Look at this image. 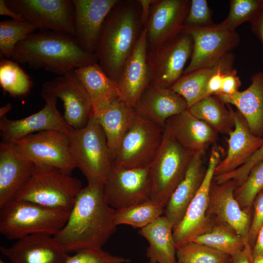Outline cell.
Segmentation results:
<instances>
[{
  "label": "cell",
  "instance_id": "obj_3",
  "mask_svg": "<svg viewBox=\"0 0 263 263\" xmlns=\"http://www.w3.org/2000/svg\"><path fill=\"white\" fill-rule=\"evenodd\" d=\"M144 28L138 0H118L104 21L95 55L102 70L117 82Z\"/></svg>",
  "mask_w": 263,
  "mask_h": 263
},
{
  "label": "cell",
  "instance_id": "obj_21",
  "mask_svg": "<svg viewBox=\"0 0 263 263\" xmlns=\"http://www.w3.org/2000/svg\"><path fill=\"white\" fill-rule=\"evenodd\" d=\"M147 53V32L144 28L122 68L117 82L120 99L133 108L150 84Z\"/></svg>",
  "mask_w": 263,
  "mask_h": 263
},
{
  "label": "cell",
  "instance_id": "obj_20",
  "mask_svg": "<svg viewBox=\"0 0 263 263\" xmlns=\"http://www.w3.org/2000/svg\"><path fill=\"white\" fill-rule=\"evenodd\" d=\"M11 263H65L70 256L54 236L33 234L17 240L10 247L0 246Z\"/></svg>",
  "mask_w": 263,
  "mask_h": 263
},
{
  "label": "cell",
  "instance_id": "obj_46",
  "mask_svg": "<svg viewBox=\"0 0 263 263\" xmlns=\"http://www.w3.org/2000/svg\"><path fill=\"white\" fill-rule=\"evenodd\" d=\"M250 23L252 31L263 45V6L258 15Z\"/></svg>",
  "mask_w": 263,
  "mask_h": 263
},
{
  "label": "cell",
  "instance_id": "obj_36",
  "mask_svg": "<svg viewBox=\"0 0 263 263\" xmlns=\"http://www.w3.org/2000/svg\"><path fill=\"white\" fill-rule=\"evenodd\" d=\"M177 261L183 263H230V256L191 241L176 245Z\"/></svg>",
  "mask_w": 263,
  "mask_h": 263
},
{
  "label": "cell",
  "instance_id": "obj_11",
  "mask_svg": "<svg viewBox=\"0 0 263 263\" xmlns=\"http://www.w3.org/2000/svg\"><path fill=\"white\" fill-rule=\"evenodd\" d=\"M192 50L191 37L181 32L174 38L148 51L150 85L170 88L183 75Z\"/></svg>",
  "mask_w": 263,
  "mask_h": 263
},
{
  "label": "cell",
  "instance_id": "obj_7",
  "mask_svg": "<svg viewBox=\"0 0 263 263\" xmlns=\"http://www.w3.org/2000/svg\"><path fill=\"white\" fill-rule=\"evenodd\" d=\"M193 154L163 129L160 146L149 166L151 200L166 207L173 192L184 178Z\"/></svg>",
  "mask_w": 263,
  "mask_h": 263
},
{
  "label": "cell",
  "instance_id": "obj_41",
  "mask_svg": "<svg viewBox=\"0 0 263 263\" xmlns=\"http://www.w3.org/2000/svg\"><path fill=\"white\" fill-rule=\"evenodd\" d=\"M262 161L263 143L244 164L228 173L214 176L213 181L217 184H221L232 180L238 187L245 181L252 169Z\"/></svg>",
  "mask_w": 263,
  "mask_h": 263
},
{
  "label": "cell",
  "instance_id": "obj_1",
  "mask_svg": "<svg viewBox=\"0 0 263 263\" xmlns=\"http://www.w3.org/2000/svg\"><path fill=\"white\" fill-rule=\"evenodd\" d=\"M103 186L88 184L77 195L68 219L54 238L70 253L102 248L116 229V210Z\"/></svg>",
  "mask_w": 263,
  "mask_h": 263
},
{
  "label": "cell",
  "instance_id": "obj_38",
  "mask_svg": "<svg viewBox=\"0 0 263 263\" xmlns=\"http://www.w3.org/2000/svg\"><path fill=\"white\" fill-rule=\"evenodd\" d=\"M263 0H230L226 18L221 23L231 30L245 22H252L260 12Z\"/></svg>",
  "mask_w": 263,
  "mask_h": 263
},
{
  "label": "cell",
  "instance_id": "obj_23",
  "mask_svg": "<svg viewBox=\"0 0 263 263\" xmlns=\"http://www.w3.org/2000/svg\"><path fill=\"white\" fill-rule=\"evenodd\" d=\"M229 107L234 123L228 134L225 157L216 166L214 176L228 173L244 164L263 143V138L254 135L245 119L238 111Z\"/></svg>",
  "mask_w": 263,
  "mask_h": 263
},
{
  "label": "cell",
  "instance_id": "obj_2",
  "mask_svg": "<svg viewBox=\"0 0 263 263\" xmlns=\"http://www.w3.org/2000/svg\"><path fill=\"white\" fill-rule=\"evenodd\" d=\"M11 58L59 75L97 62L96 55L84 51L75 37L48 30H39L19 42Z\"/></svg>",
  "mask_w": 263,
  "mask_h": 263
},
{
  "label": "cell",
  "instance_id": "obj_19",
  "mask_svg": "<svg viewBox=\"0 0 263 263\" xmlns=\"http://www.w3.org/2000/svg\"><path fill=\"white\" fill-rule=\"evenodd\" d=\"M118 0H72L75 38L86 52L94 54L104 21Z\"/></svg>",
  "mask_w": 263,
  "mask_h": 263
},
{
  "label": "cell",
  "instance_id": "obj_10",
  "mask_svg": "<svg viewBox=\"0 0 263 263\" xmlns=\"http://www.w3.org/2000/svg\"><path fill=\"white\" fill-rule=\"evenodd\" d=\"M181 32L189 35L193 40L190 60L183 75L214 66L240 41L236 30L228 29L221 23L203 27L184 26Z\"/></svg>",
  "mask_w": 263,
  "mask_h": 263
},
{
  "label": "cell",
  "instance_id": "obj_17",
  "mask_svg": "<svg viewBox=\"0 0 263 263\" xmlns=\"http://www.w3.org/2000/svg\"><path fill=\"white\" fill-rule=\"evenodd\" d=\"M190 0H153L145 28L148 51L178 36L182 31Z\"/></svg>",
  "mask_w": 263,
  "mask_h": 263
},
{
  "label": "cell",
  "instance_id": "obj_30",
  "mask_svg": "<svg viewBox=\"0 0 263 263\" xmlns=\"http://www.w3.org/2000/svg\"><path fill=\"white\" fill-rule=\"evenodd\" d=\"M137 113L120 98L94 116L105 133L108 147L113 161L119 145Z\"/></svg>",
  "mask_w": 263,
  "mask_h": 263
},
{
  "label": "cell",
  "instance_id": "obj_26",
  "mask_svg": "<svg viewBox=\"0 0 263 263\" xmlns=\"http://www.w3.org/2000/svg\"><path fill=\"white\" fill-rule=\"evenodd\" d=\"M203 152L193 154L184 178L165 207L164 216L169 221L173 230L184 218L203 181L206 171L203 165Z\"/></svg>",
  "mask_w": 263,
  "mask_h": 263
},
{
  "label": "cell",
  "instance_id": "obj_35",
  "mask_svg": "<svg viewBox=\"0 0 263 263\" xmlns=\"http://www.w3.org/2000/svg\"><path fill=\"white\" fill-rule=\"evenodd\" d=\"M0 85L5 92L17 97L27 94L30 91L32 82L18 62L1 58Z\"/></svg>",
  "mask_w": 263,
  "mask_h": 263
},
{
  "label": "cell",
  "instance_id": "obj_37",
  "mask_svg": "<svg viewBox=\"0 0 263 263\" xmlns=\"http://www.w3.org/2000/svg\"><path fill=\"white\" fill-rule=\"evenodd\" d=\"M37 28L26 20L6 19L0 22V58L12 57L15 46L32 34Z\"/></svg>",
  "mask_w": 263,
  "mask_h": 263
},
{
  "label": "cell",
  "instance_id": "obj_24",
  "mask_svg": "<svg viewBox=\"0 0 263 263\" xmlns=\"http://www.w3.org/2000/svg\"><path fill=\"white\" fill-rule=\"evenodd\" d=\"M136 113L164 128L170 117L188 109L185 99L169 88L150 85L134 107Z\"/></svg>",
  "mask_w": 263,
  "mask_h": 263
},
{
  "label": "cell",
  "instance_id": "obj_32",
  "mask_svg": "<svg viewBox=\"0 0 263 263\" xmlns=\"http://www.w3.org/2000/svg\"><path fill=\"white\" fill-rule=\"evenodd\" d=\"M221 59L211 67L201 68L183 75L169 89L182 96L189 108L207 96L208 82L219 69Z\"/></svg>",
  "mask_w": 263,
  "mask_h": 263
},
{
  "label": "cell",
  "instance_id": "obj_27",
  "mask_svg": "<svg viewBox=\"0 0 263 263\" xmlns=\"http://www.w3.org/2000/svg\"><path fill=\"white\" fill-rule=\"evenodd\" d=\"M251 84L243 91L232 95H216L225 104L235 106L245 119L251 132L263 138V72L254 73Z\"/></svg>",
  "mask_w": 263,
  "mask_h": 263
},
{
  "label": "cell",
  "instance_id": "obj_34",
  "mask_svg": "<svg viewBox=\"0 0 263 263\" xmlns=\"http://www.w3.org/2000/svg\"><path fill=\"white\" fill-rule=\"evenodd\" d=\"M165 207L150 199L131 207L116 210L115 221L119 225H128L142 228L164 213Z\"/></svg>",
  "mask_w": 263,
  "mask_h": 263
},
{
  "label": "cell",
  "instance_id": "obj_31",
  "mask_svg": "<svg viewBox=\"0 0 263 263\" xmlns=\"http://www.w3.org/2000/svg\"><path fill=\"white\" fill-rule=\"evenodd\" d=\"M215 95L207 96L188 108L195 117L210 126L217 132L229 134L234 129V120L227 104Z\"/></svg>",
  "mask_w": 263,
  "mask_h": 263
},
{
  "label": "cell",
  "instance_id": "obj_6",
  "mask_svg": "<svg viewBox=\"0 0 263 263\" xmlns=\"http://www.w3.org/2000/svg\"><path fill=\"white\" fill-rule=\"evenodd\" d=\"M76 167L88 184L103 186L113 164L106 138L102 128L92 115L87 124L68 133Z\"/></svg>",
  "mask_w": 263,
  "mask_h": 263
},
{
  "label": "cell",
  "instance_id": "obj_25",
  "mask_svg": "<svg viewBox=\"0 0 263 263\" xmlns=\"http://www.w3.org/2000/svg\"><path fill=\"white\" fill-rule=\"evenodd\" d=\"M164 130L193 153L204 152L217 138V132L188 110L169 118Z\"/></svg>",
  "mask_w": 263,
  "mask_h": 263
},
{
  "label": "cell",
  "instance_id": "obj_29",
  "mask_svg": "<svg viewBox=\"0 0 263 263\" xmlns=\"http://www.w3.org/2000/svg\"><path fill=\"white\" fill-rule=\"evenodd\" d=\"M138 233L149 244L146 253L148 263H177L173 227L164 215L141 228Z\"/></svg>",
  "mask_w": 263,
  "mask_h": 263
},
{
  "label": "cell",
  "instance_id": "obj_39",
  "mask_svg": "<svg viewBox=\"0 0 263 263\" xmlns=\"http://www.w3.org/2000/svg\"><path fill=\"white\" fill-rule=\"evenodd\" d=\"M263 189V161L254 167L245 181L235 188L234 197L243 209L250 210L256 197Z\"/></svg>",
  "mask_w": 263,
  "mask_h": 263
},
{
  "label": "cell",
  "instance_id": "obj_13",
  "mask_svg": "<svg viewBox=\"0 0 263 263\" xmlns=\"http://www.w3.org/2000/svg\"><path fill=\"white\" fill-rule=\"evenodd\" d=\"M8 7L38 30L75 37L72 0H5Z\"/></svg>",
  "mask_w": 263,
  "mask_h": 263
},
{
  "label": "cell",
  "instance_id": "obj_42",
  "mask_svg": "<svg viewBox=\"0 0 263 263\" xmlns=\"http://www.w3.org/2000/svg\"><path fill=\"white\" fill-rule=\"evenodd\" d=\"M214 24L207 0H191L184 26L203 27Z\"/></svg>",
  "mask_w": 263,
  "mask_h": 263
},
{
  "label": "cell",
  "instance_id": "obj_45",
  "mask_svg": "<svg viewBox=\"0 0 263 263\" xmlns=\"http://www.w3.org/2000/svg\"><path fill=\"white\" fill-rule=\"evenodd\" d=\"M263 258V227L260 230L251 250V263Z\"/></svg>",
  "mask_w": 263,
  "mask_h": 263
},
{
  "label": "cell",
  "instance_id": "obj_52",
  "mask_svg": "<svg viewBox=\"0 0 263 263\" xmlns=\"http://www.w3.org/2000/svg\"><path fill=\"white\" fill-rule=\"evenodd\" d=\"M176 263H182V262H180L177 261Z\"/></svg>",
  "mask_w": 263,
  "mask_h": 263
},
{
  "label": "cell",
  "instance_id": "obj_28",
  "mask_svg": "<svg viewBox=\"0 0 263 263\" xmlns=\"http://www.w3.org/2000/svg\"><path fill=\"white\" fill-rule=\"evenodd\" d=\"M75 72L89 95L93 116L120 98L118 83L108 76L97 62L77 68Z\"/></svg>",
  "mask_w": 263,
  "mask_h": 263
},
{
  "label": "cell",
  "instance_id": "obj_15",
  "mask_svg": "<svg viewBox=\"0 0 263 263\" xmlns=\"http://www.w3.org/2000/svg\"><path fill=\"white\" fill-rule=\"evenodd\" d=\"M220 158L219 150L213 147L203 181L190 203L185 215L173 230L176 246L210 231L215 222L207 215L209 192L215 168Z\"/></svg>",
  "mask_w": 263,
  "mask_h": 263
},
{
  "label": "cell",
  "instance_id": "obj_4",
  "mask_svg": "<svg viewBox=\"0 0 263 263\" xmlns=\"http://www.w3.org/2000/svg\"><path fill=\"white\" fill-rule=\"evenodd\" d=\"M70 211L14 198L0 208V233L17 240L33 234L54 236L65 225Z\"/></svg>",
  "mask_w": 263,
  "mask_h": 263
},
{
  "label": "cell",
  "instance_id": "obj_50",
  "mask_svg": "<svg viewBox=\"0 0 263 263\" xmlns=\"http://www.w3.org/2000/svg\"><path fill=\"white\" fill-rule=\"evenodd\" d=\"M12 105L10 103H7L0 108V117L6 115L7 113L11 109Z\"/></svg>",
  "mask_w": 263,
  "mask_h": 263
},
{
  "label": "cell",
  "instance_id": "obj_22",
  "mask_svg": "<svg viewBox=\"0 0 263 263\" xmlns=\"http://www.w3.org/2000/svg\"><path fill=\"white\" fill-rule=\"evenodd\" d=\"M36 165L10 141L0 143V208L15 198Z\"/></svg>",
  "mask_w": 263,
  "mask_h": 263
},
{
  "label": "cell",
  "instance_id": "obj_16",
  "mask_svg": "<svg viewBox=\"0 0 263 263\" xmlns=\"http://www.w3.org/2000/svg\"><path fill=\"white\" fill-rule=\"evenodd\" d=\"M232 180L217 184L213 179L210 192L207 216L215 223H223L231 227L243 239L245 248L251 258L248 238L251 225L253 208L243 209L234 197L236 188Z\"/></svg>",
  "mask_w": 263,
  "mask_h": 263
},
{
  "label": "cell",
  "instance_id": "obj_18",
  "mask_svg": "<svg viewBox=\"0 0 263 263\" xmlns=\"http://www.w3.org/2000/svg\"><path fill=\"white\" fill-rule=\"evenodd\" d=\"M45 102L38 112L23 118L12 120L6 115L0 117V131L2 141H11L34 132L48 130L69 132L72 129L58 110L57 99L40 94Z\"/></svg>",
  "mask_w": 263,
  "mask_h": 263
},
{
  "label": "cell",
  "instance_id": "obj_49",
  "mask_svg": "<svg viewBox=\"0 0 263 263\" xmlns=\"http://www.w3.org/2000/svg\"><path fill=\"white\" fill-rule=\"evenodd\" d=\"M230 257V263H251L250 256L245 248Z\"/></svg>",
  "mask_w": 263,
  "mask_h": 263
},
{
  "label": "cell",
  "instance_id": "obj_47",
  "mask_svg": "<svg viewBox=\"0 0 263 263\" xmlns=\"http://www.w3.org/2000/svg\"><path fill=\"white\" fill-rule=\"evenodd\" d=\"M153 0H138L141 8L142 22L145 28L150 11V8Z\"/></svg>",
  "mask_w": 263,
  "mask_h": 263
},
{
  "label": "cell",
  "instance_id": "obj_9",
  "mask_svg": "<svg viewBox=\"0 0 263 263\" xmlns=\"http://www.w3.org/2000/svg\"><path fill=\"white\" fill-rule=\"evenodd\" d=\"M68 133L57 130L45 131L10 142L36 165L56 168L71 174L76 167Z\"/></svg>",
  "mask_w": 263,
  "mask_h": 263
},
{
  "label": "cell",
  "instance_id": "obj_40",
  "mask_svg": "<svg viewBox=\"0 0 263 263\" xmlns=\"http://www.w3.org/2000/svg\"><path fill=\"white\" fill-rule=\"evenodd\" d=\"M131 260L114 255L102 248L82 250L70 256L65 263H130Z\"/></svg>",
  "mask_w": 263,
  "mask_h": 263
},
{
  "label": "cell",
  "instance_id": "obj_48",
  "mask_svg": "<svg viewBox=\"0 0 263 263\" xmlns=\"http://www.w3.org/2000/svg\"><path fill=\"white\" fill-rule=\"evenodd\" d=\"M0 15L6 16L17 20H25L19 14L10 9L6 4L5 0H0Z\"/></svg>",
  "mask_w": 263,
  "mask_h": 263
},
{
  "label": "cell",
  "instance_id": "obj_5",
  "mask_svg": "<svg viewBox=\"0 0 263 263\" xmlns=\"http://www.w3.org/2000/svg\"><path fill=\"white\" fill-rule=\"evenodd\" d=\"M82 188L81 181L71 174L56 168L36 165L15 198L71 211Z\"/></svg>",
  "mask_w": 263,
  "mask_h": 263
},
{
  "label": "cell",
  "instance_id": "obj_51",
  "mask_svg": "<svg viewBox=\"0 0 263 263\" xmlns=\"http://www.w3.org/2000/svg\"><path fill=\"white\" fill-rule=\"evenodd\" d=\"M0 263H5L3 261H2V260H0Z\"/></svg>",
  "mask_w": 263,
  "mask_h": 263
},
{
  "label": "cell",
  "instance_id": "obj_44",
  "mask_svg": "<svg viewBox=\"0 0 263 263\" xmlns=\"http://www.w3.org/2000/svg\"><path fill=\"white\" fill-rule=\"evenodd\" d=\"M241 85V81L237 75V72L236 69H233L225 75L221 92L219 94H233L239 91Z\"/></svg>",
  "mask_w": 263,
  "mask_h": 263
},
{
  "label": "cell",
  "instance_id": "obj_33",
  "mask_svg": "<svg viewBox=\"0 0 263 263\" xmlns=\"http://www.w3.org/2000/svg\"><path fill=\"white\" fill-rule=\"evenodd\" d=\"M188 241L205 244L230 256L245 247L242 237L231 227L223 223H216L210 231Z\"/></svg>",
  "mask_w": 263,
  "mask_h": 263
},
{
  "label": "cell",
  "instance_id": "obj_12",
  "mask_svg": "<svg viewBox=\"0 0 263 263\" xmlns=\"http://www.w3.org/2000/svg\"><path fill=\"white\" fill-rule=\"evenodd\" d=\"M103 187L108 204L115 210L147 201L151 193L149 167L126 169L112 164Z\"/></svg>",
  "mask_w": 263,
  "mask_h": 263
},
{
  "label": "cell",
  "instance_id": "obj_8",
  "mask_svg": "<svg viewBox=\"0 0 263 263\" xmlns=\"http://www.w3.org/2000/svg\"><path fill=\"white\" fill-rule=\"evenodd\" d=\"M163 136V127L137 114L119 145L113 164L126 169L149 166Z\"/></svg>",
  "mask_w": 263,
  "mask_h": 263
},
{
  "label": "cell",
  "instance_id": "obj_43",
  "mask_svg": "<svg viewBox=\"0 0 263 263\" xmlns=\"http://www.w3.org/2000/svg\"><path fill=\"white\" fill-rule=\"evenodd\" d=\"M252 208V220L248 238V246L250 251L263 227V189L256 197Z\"/></svg>",
  "mask_w": 263,
  "mask_h": 263
},
{
  "label": "cell",
  "instance_id": "obj_14",
  "mask_svg": "<svg viewBox=\"0 0 263 263\" xmlns=\"http://www.w3.org/2000/svg\"><path fill=\"white\" fill-rule=\"evenodd\" d=\"M40 94L62 100L63 118L73 129L83 128L93 115L90 98L75 70L45 82Z\"/></svg>",
  "mask_w": 263,
  "mask_h": 263
}]
</instances>
